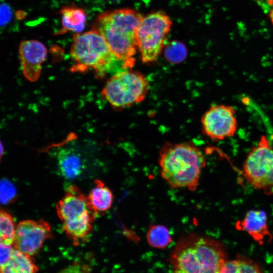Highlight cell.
I'll return each instance as SVG.
<instances>
[{"label": "cell", "instance_id": "obj_1", "mask_svg": "<svg viewBox=\"0 0 273 273\" xmlns=\"http://www.w3.org/2000/svg\"><path fill=\"white\" fill-rule=\"evenodd\" d=\"M228 260V253L221 241L193 233L179 239L168 261L175 272L220 273Z\"/></svg>", "mask_w": 273, "mask_h": 273}, {"label": "cell", "instance_id": "obj_2", "mask_svg": "<svg viewBox=\"0 0 273 273\" xmlns=\"http://www.w3.org/2000/svg\"><path fill=\"white\" fill-rule=\"evenodd\" d=\"M162 178L173 188L196 190L206 159L202 151L190 142H166L159 152Z\"/></svg>", "mask_w": 273, "mask_h": 273}, {"label": "cell", "instance_id": "obj_3", "mask_svg": "<svg viewBox=\"0 0 273 273\" xmlns=\"http://www.w3.org/2000/svg\"><path fill=\"white\" fill-rule=\"evenodd\" d=\"M142 18L135 10L121 8L102 13L93 25L92 29L103 37L125 70L135 64L136 30Z\"/></svg>", "mask_w": 273, "mask_h": 273}, {"label": "cell", "instance_id": "obj_4", "mask_svg": "<svg viewBox=\"0 0 273 273\" xmlns=\"http://www.w3.org/2000/svg\"><path fill=\"white\" fill-rule=\"evenodd\" d=\"M70 55L74 62L71 68V71L73 72L92 70L96 77L102 78L109 73L118 63L125 70L122 63L103 37L93 29L73 35Z\"/></svg>", "mask_w": 273, "mask_h": 273}, {"label": "cell", "instance_id": "obj_5", "mask_svg": "<svg viewBox=\"0 0 273 273\" xmlns=\"http://www.w3.org/2000/svg\"><path fill=\"white\" fill-rule=\"evenodd\" d=\"M149 88V83L146 76L129 69L120 71L109 78L101 94L113 108L120 109L143 102Z\"/></svg>", "mask_w": 273, "mask_h": 273}, {"label": "cell", "instance_id": "obj_6", "mask_svg": "<svg viewBox=\"0 0 273 273\" xmlns=\"http://www.w3.org/2000/svg\"><path fill=\"white\" fill-rule=\"evenodd\" d=\"M242 174L254 189L273 195V146L266 135H262L249 151L242 164Z\"/></svg>", "mask_w": 273, "mask_h": 273}, {"label": "cell", "instance_id": "obj_7", "mask_svg": "<svg viewBox=\"0 0 273 273\" xmlns=\"http://www.w3.org/2000/svg\"><path fill=\"white\" fill-rule=\"evenodd\" d=\"M172 23L169 16L161 11L143 17L135 36L138 50L143 63H151L157 59Z\"/></svg>", "mask_w": 273, "mask_h": 273}, {"label": "cell", "instance_id": "obj_8", "mask_svg": "<svg viewBox=\"0 0 273 273\" xmlns=\"http://www.w3.org/2000/svg\"><path fill=\"white\" fill-rule=\"evenodd\" d=\"M201 124L203 134L211 140L233 137L238 127L236 111L229 105H212L202 115Z\"/></svg>", "mask_w": 273, "mask_h": 273}, {"label": "cell", "instance_id": "obj_9", "mask_svg": "<svg viewBox=\"0 0 273 273\" xmlns=\"http://www.w3.org/2000/svg\"><path fill=\"white\" fill-rule=\"evenodd\" d=\"M52 237L50 225L46 220H23L16 226L13 247L33 256L41 249L45 241Z\"/></svg>", "mask_w": 273, "mask_h": 273}, {"label": "cell", "instance_id": "obj_10", "mask_svg": "<svg viewBox=\"0 0 273 273\" xmlns=\"http://www.w3.org/2000/svg\"><path fill=\"white\" fill-rule=\"evenodd\" d=\"M56 208L57 215L62 223L95 212L90 207L87 197L74 185H71L67 188L64 196L58 201Z\"/></svg>", "mask_w": 273, "mask_h": 273}, {"label": "cell", "instance_id": "obj_11", "mask_svg": "<svg viewBox=\"0 0 273 273\" xmlns=\"http://www.w3.org/2000/svg\"><path fill=\"white\" fill-rule=\"evenodd\" d=\"M47 52L45 46L37 40H25L20 43L19 53L22 72L29 81L34 82L39 78Z\"/></svg>", "mask_w": 273, "mask_h": 273}, {"label": "cell", "instance_id": "obj_12", "mask_svg": "<svg viewBox=\"0 0 273 273\" xmlns=\"http://www.w3.org/2000/svg\"><path fill=\"white\" fill-rule=\"evenodd\" d=\"M57 150L56 162L59 173L67 179L78 177L85 168L84 157L77 146L63 142Z\"/></svg>", "mask_w": 273, "mask_h": 273}, {"label": "cell", "instance_id": "obj_13", "mask_svg": "<svg viewBox=\"0 0 273 273\" xmlns=\"http://www.w3.org/2000/svg\"><path fill=\"white\" fill-rule=\"evenodd\" d=\"M238 230L247 233L259 245L269 243L273 235L269 229L267 213L262 210L251 209L236 223Z\"/></svg>", "mask_w": 273, "mask_h": 273}, {"label": "cell", "instance_id": "obj_14", "mask_svg": "<svg viewBox=\"0 0 273 273\" xmlns=\"http://www.w3.org/2000/svg\"><path fill=\"white\" fill-rule=\"evenodd\" d=\"M96 216V213L92 212L75 220L63 222L62 230L74 244L79 245L87 241Z\"/></svg>", "mask_w": 273, "mask_h": 273}, {"label": "cell", "instance_id": "obj_15", "mask_svg": "<svg viewBox=\"0 0 273 273\" xmlns=\"http://www.w3.org/2000/svg\"><path fill=\"white\" fill-rule=\"evenodd\" d=\"M60 14L62 28L58 34H63L68 31L79 33L84 29L87 16L83 9L75 6H68L61 10Z\"/></svg>", "mask_w": 273, "mask_h": 273}, {"label": "cell", "instance_id": "obj_16", "mask_svg": "<svg viewBox=\"0 0 273 273\" xmlns=\"http://www.w3.org/2000/svg\"><path fill=\"white\" fill-rule=\"evenodd\" d=\"M87 199L92 209L97 214H102L110 209L114 196L111 190L103 181L96 180Z\"/></svg>", "mask_w": 273, "mask_h": 273}, {"label": "cell", "instance_id": "obj_17", "mask_svg": "<svg viewBox=\"0 0 273 273\" xmlns=\"http://www.w3.org/2000/svg\"><path fill=\"white\" fill-rule=\"evenodd\" d=\"M38 271V267L32 256L13 247L7 263L0 268L1 273H32Z\"/></svg>", "mask_w": 273, "mask_h": 273}, {"label": "cell", "instance_id": "obj_18", "mask_svg": "<svg viewBox=\"0 0 273 273\" xmlns=\"http://www.w3.org/2000/svg\"><path fill=\"white\" fill-rule=\"evenodd\" d=\"M261 265L256 261L244 255L238 254L233 260L228 259L220 273H260Z\"/></svg>", "mask_w": 273, "mask_h": 273}, {"label": "cell", "instance_id": "obj_19", "mask_svg": "<svg viewBox=\"0 0 273 273\" xmlns=\"http://www.w3.org/2000/svg\"><path fill=\"white\" fill-rule=\"evenodd\" d=\"M148 244L153 248L164 249L172 241L169 230L160 224L151 225L146 234Z\"/></svg>", "mask_w": 273, "mask_h": 273}, {"label": "cell", "instance_id": "obj_20", "mask_svg": "<svg viewBox=\"0 0 273 273\" xmlns=\"http://www.w3.org/2000/svg\"><path fill=\"white\" fill-rule=\"evenodd\" d=\"M16 226L12 216L0 209V245H13Z\"/></svg>", "mask_w": 273, "mask_h": 273}, {"label": "cell", "instance_id": "obj_21", "mask_svg": "<svg viewBox=\"0 0 273 273\" xmlns=\"http://www.w3.org/2000/svg\"><path fill=\"white\" fill-rule=\"evenodd\" d=\"M12 19V12L9 6L0 4V27L7 25Z\"/></svg>", "mask_w": 273, "mask_h": 273}, {"label": "cell", "instance_id": "obj_22", "mask_svg": "<svg viewBox=\"0 0 273 273\" xmlns=\"http://www.w3.org/2000/svg\"><path fill=\"white\" fill-rule=\"evenodd\" d=\"M13 249V245H0V268L8 261Z\"/></svg>", "mask_w": 273, "mask_h": 273}, {"label": "cell", "instance_id": "obj_23", "mask_svg": "<svg viewBox=\"0 0 273 273\" xmlns=\"http://www.w3.org/2000/svg\"><path fill=\"white\" fill-rule=\"evenodd\" d=\"M266 3L268 7V15L273 25V0H267Z\"/></svg>", "mask_w": 273, "mask_h": 273}, {"label": "cell", "instance_id": "obj_24", "mask_svg": "<svg viewBox=\"0 0 273 273\" xmlns=\"http://www.w3.org/2000/svg\"><path fill=\"white\" fill-rule=\"evenodd\" d=\"M3 154H4V147L2 142L0 141V161L1 160L2 158Z\"/></svg>", "mask_w": 273, "mask_h": 273}]
</instances>
